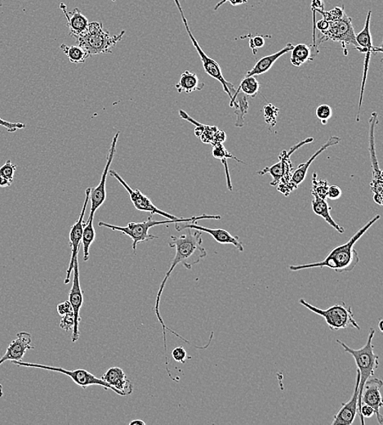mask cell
Segmentation results:
<instances>
[{
  "label": "cell",
  "mask_w": 383,
  "mask_h": 425,
  "mask_svg": "<svg viewBox=\"0 0 383 425\" xmlns=\"http://www.w3.org/2000/svg\"><path fill=\"white\" fill-rule=\"evenodd\" d=\"M119 136L120 132H117L113 139H112L109 154L108 156H107V161L103 170V173L101 174L100 183L98 186H96V188L92 189L91 192H90L89 201H91V209H90L89 216L87 221H91V222H93L95 213L97 212L98 209L103 205L106 201V184L107 174H108L111 164L112 161H113L116 151V144L118 139H119Z\"/></svg>",
  "instance_id": "8fae6325"
},
{
  "label": "cell",
  "mask_w": 383,
  "mask_h": 425,
  "mask_svg": "<svg viewBox=\"0 0 383 425\" xmlns=\"http://www.w3.org/2000/svg\"><path fill=\"white\" fill-rule=\"evenodd\" d=\"M58 311L61 316L73 313L71 303L69 301L61 303L58 305Z\"/></svg>",
  "instance_id": "7bdbcfd3"
},
{
  "label": "cell",
  "mask_w": 383,
  "mask_h": 425,
  "mask_svg": "<svg viewBox=\"0 0 383 425\" xmlns=\"http://www.w3.org/2000/svg\"><path fill=\"white\" fill-rule=\"evenodd\" d=\"M265 122H266L270 128H274L277 123V116L280 114V109L278 107L267 104L263 109Z\"/></svg>",
  "instance_id": "e575fe53"
},
{
  "label": "cell",
  "mask_w": 383,
  "mask_h": 425,
  "mask_svg": "<svg viewBox=\"0 0 383 425\" xmlns=\"http://www.w3.org/2000/svg\"><path fill=\"white\" fill-rule=\"evenodd\" d=\"M74 279H73L72 286L69 293V302L71 303L73 315H74V326L71 340L76 343L80 338V323L81 321V310L83 303V291L80 283V270H78V259H76L74 265Z\"/></svg>",
  "instance_id": "5bb4252c"
},
{
  "label": "cell",
  "mask_w": 383,
  "mask_h": 425,
  "mask_svg": "<svg viewBox=\"0 0 383 425\" xmlns=\"http://www.w3.org/2000/svg\"><path fill=\"white\" fill-rule=\"evenodd\" d=\"M329 21H327L324 19L315 22V29H317L320 32H323L328 29Z\"/></svg>",
  "instance_id": "ee69618b"
},
{
  "label": "cell",
  "mask_w": 383,
  "mask_h": 425,
  "mask_svg": "<svg viewBox=\"0 0 383 425\" xmlns=\"http://www.w3.org/2000/svg\"><path fill=\"white\" fill-rule=\"evenodd\" d=\"M328 181L319 179L317 173H314L312 177V192L318 195L322 199H327V191L329 189Z\"/></svg>",
  "instance_id": "836d02e7"
},
{
  "label": "cell",
  "mask_w": 383,
  "mask_h": 425,
  "mask_svg": "<svg viewBox=\"0 0 383 425\" xmlns=\"http://www.w3.org/2000/svg\"><path fill=\"white\" fill-rule=\"evenodd\" d=\"M31 336L27 332H20L16 334V339L9 345L6 353L0 359V366L6 361H21L24 359L27 350L31 347Z\"/></svg>",
  "instance_id": "ac0fdd59"
},
{
  "label": "cell",
  "mask_w": 383,
  "mask_h": 425,
  "mask_svg": "<svg viewBox=\"0 0 383 425\" xmlns=\"http://www.w3.org/2000/svg\"><path fill=\"white\" fill-rule=\"evenodd\" d=\"M16 166L10 160L7 161L0 168V188H8L12 185L16 172Z\"/></svg>",
  "instance_id": "d6a6232c"
},
{
  "label": "cell",
  "mask_w": 383,
  "mask_h": 425,
  "mask_svg": "<svg viewBox=\"0 0 383 425\" xmlns=\"http://www.w3.org/2000/svg\"><path fill=\"white\" fill-rule=\"evenodd\" d=\"M129 425H145V422L142 421V419H135V421L129 423Z\"/></svg>",
  "instance_id": "bcb514c9"
},
{
  "label": "cell",
  "mask_w": 383,
  "mask_h": 425,
  "mask_svg": "<svg viewBox=\"0 0 383 425\" xmlns=\"http://www.w3.org/2000/svg\"><path fill=\"white\" fill-rule=\"evenodd\" d=\"M226 2H228V0H221V1H220V2H219V3H218V4L216 5L215 8H214V10H215V11H216V10H218L219 8H220V7L222 6V5H223V4H225V3H226Z\"/></svg>",
  "instance_id": "7dc6e473"
},
{
  "label": "cell",
  "mask_w": 383,
  "mask_h": 425,
  "mask_svg": "<svg viewBox=\"0 0 383 425\" xmlns=\"http://www.w3.org/2000/svg\"><path fill=\"white\" fill-rule=\"evenodd\" d=\"M342 192L339 186H330L328 191H327V198L330 200H337L342 196Z\"/></svg>",
  "instance_id": "b9f144b4"
},
{
  "label": "cell",
  "mask_w": 383,
  "mask_h": 425,
  "mask_svg": "<svg viewBox=\"0 0 383 425\" xmlns=\"http://www.w3.org/2000/svg\"><path fill=\"white\" fill-rule=\"evenodd\" d=\"M340 141V138L333 136V137L330 138L328 141H327L326 143L322 146H321L320 149L317 152H315V154L311 158H310L306 163H302L300 166L297 167L294 174L291 175L290 186L292 191H295L297 186L303 182L304 179H306L309 167L311 166L315 159H317L321 154V153L325 151L326 149H328L329 147L339 144Z\"/></svg>",
  "instance_id": "44dd1931"
},
{
  "label": "cell",
  "mask_w": 383,
  "mask_h": 425,
  "mask_svg": "<svg viewBox=\"0 0 383 425\" xmlns=\"http://www.w3.org/2000/svg\"><path fill=\"white\" fill-rule=\"evenodd\" d=\"M382 385L383 383L380 379L374 378L368 379L364 385L362 398V405L366 404L373 408L377 421H379L380 425L383 424V417L381 414V409L383 406L381 395Z\"/></svg>",
  "instance_id": "e0dca14e"
},
{
  "label": "cell",
  "mask_w": 383,
  "mask_h": 425,
  "mask_svg": "<svg viewBox=\"0 0 383 425\" xmlns=\"http://www.w3.org/2000/svg\"><path fill=\"white\" fill-rule=\"evenodd\" d=\"M369 123V151L372 162V168H373V179H372L370 186L371 190L374 194V201L377 205L382 206L383 201V178L375 150V129L377 124H379V115H377V112L374 111L372 113Z\"/></svg>",
  "instance_id": "30bf717a"
},
{
  "label": "cell",
  "mask_w": 383,
  "mask_h": 425,
  "mask_svg": "<svg viewBox=\"0 0 383 425\" xmlns=\"http://www.w3.org/2000/svg\"><path fill=\"white\" fill-rule=\"evenodd\" d=\"M0 126L6 128L9 133H14L18 129H22L26 128V124L24 123L9 122L3 120L2 118H0Z\"/></svg>",
  "instance_id": "f35d334b"
},
{
  "label": "cell",
  "mask_w": 383,
  "mask_h": 425,
  "mask_svg": "<svg viewBox=\"0 0 383 425\" xmlns=\"http://www.w3.org/2000/svg\"><path fill=\"white\" fill-rule=\"evenodd\" d=\"M372 16V11L369 10L366 16L365 25L364 29L356 35V41L359 46L357 49L359 53L366 54L370 52L376 54L377 53H382V47L376 48L374 46L373 41H372V36L370 32V19Z\"/></svg>",
  "instance_id": "cb8c5ba5"
},
{
  "label": "cell",
  "mask_w": 383,
  "mask_h": 425,
  "mask_svg": "<svg viewBox=\"0 0 383 425\" xmlns=\"http://www.w3.org/2000/svg\"><path fill=\"white\" fill-rule=\"evenodd\" d=\"M259 89H260V84H259L255 76H245L235 94L241 92L252 99H255L257 97Z\"/></svg>",
  "instance_id": "1f68e13d"
},
{
  "label": "cell",
  "mask_w": 383,
  "mask_h": 425,
  "mask_svg": "<svg viewBox=\"0 0 383 425\" xmlns=\"http://www.w3.org/2000/svg\"><path fill=\"white\" fill-rule=\"evenodd\" d=\"M359 379V372L357 371V381L356 385H354L352 398L346 402V404H342L340 411L335 416L332 425H352L354 423V419H356L358 414Z\"/></svg>",
  "instance_id": "d6986e66"
},
{
  "label": "cell",
  "mask_w": 383,
  "mask_h": 425,
  "mask_svg": "<svg viewBox=\"0 0 383 425\" xmlns=\"http://www.w3.org/2000/svg\"><path fill=\"white\" fill-rule=\"evenodd\" d=\"M0 7H3V0H0Z\"/></svg>",
  "instance_id": "681fc988"
},
{
  "label": "cell",
  "mask_w": 383,
  "mask_h": 425,
  "mask_svg": "<svg viewBox=\"0 0 383 425\" xmlns=\"http://www.w3.org/2000/svg\"><path fill=\"white\" fill-rule=\"evenodd\" d=\"M312 51L311 47L307 44H300L292 49L291 64L295 66H301L307 61L313 60L312 58Z\"/></svg>",
  "instance_id": "f1b7e54d"
},
{
  "label": "cell",
  "mask_w": 383,
  "mask_h": 425,
  "mask_svg": "<svg viewBox=\"0 0 383 425\" xmlns=\"http://www.w3.org/2000/svg\"><path fill=\"white\" fill-rule=\"evenodd\" d=\"M101 379L119 391L121 396H128L133 393V384L128 379L126 372L120 367L110 368Z\"/></svg>",
  "instance_id": "ffe728a7"
},
{
  "label": "cell",
  "mask_w": 383,
  "mask_h": 425,
  "mask_svg": "<svg viewBox=\"0 0 383 425\" xmlns=\"http://www.w3.org/2000/svg\"><path fill=\"white\" fill-rule=\"evenodd\" d=\"M92 189L88 188L86 190V200H84L82 211L80 217H78L76 224L71 226L70 231V246L71 248V257L70 260L69 267L66 271V279L64 284L67 285L70 282L71 276L72 275L73 269H74V265L76 259H78V254L80 251L81 245L83 231L84 226L86 223L83 222L84 215H86L88 203L90 199V192Z\"/></svg>",
  "instance_id": "7c38bea8"
},
{
  "label": "cell",
  "mask_w": 383,
  "mask_h": 425,
  "mask_svg": "<svg viewBox=\"0 0 383 425\" xmlns=\"http://www.w3.org/2000/svg\"><path fill=\"white\" fill-rule=\"evenodd\" d=\"M247 97V96L240 92L236 95L233 104L236 116L235 127L242 128L245 126V116L249 110V101Z\"/></svg>",
  "instance_id": "83f0119b"
},
{
  "label": "cell",
  "mask_w": 383,
  "mask_h": 425,
  "mask_svg": "<svg viewBox=\"0 0 383 425\" xmlns=\"http://www.w3.org/2000/svg\"><path fill=\"white\" fill-rule=\"evenodd\" d=\"M205 83L200 81L195 73L185 71L182 74L181 78L176 84L175 87L178 94H190L195 91H201L205 88Z\"/></svg>",
  "instance_id": "484cf974"
},
{
  "label": "cell",
  "mask_w": 383,
  "mask_h": 425,
  "mask_svg": "<svg viewBox=\"0 0 383 425\" xmlns=\"http://www.w3.org/2000/svg\"><path fill=\"white\" fill-rule=\"evenodd\" d=\"M175 229L178 231L190 229L206 232V234L212 236L213 239L217 242L224 244V245H233L238 249L239 251H244V246L240 241V238L238 236L230 234V232L226 230L205 228V226L197 224L196 222L177 223L175 224Z\"/></svg>",
  "instance_id": "2e32d148"
},
{
  "label": "cell",
  "mask_w": 383,
  "mask_h": 425,
  "mask_svg": "<svg viewBox=\"0 0 383 425\" xmlns=\"http://www.w3.org/2000/svg\"><path fill=\"white\" fill-rule=\"evenodd\" d=\"M13 364L19 366H26L38 368V369L47 370L51 371L59 372L64 374V375L70 377L73 381H74L78 386H81L83 389H87L92 385H98V386L103 387L105 389H111L118 395H121L119 391L116 390L114 387L111 386L110 384H107L101 378L96 377L92 373H90L86 370L78 369L75 371L65 370L61 367H55L50 366H45L37 364H30V362H24L21 361H13Z\"/></svg>",
  "instance_id": "9c48e42d"
},
{
  "label": "cell",
  "mask_w": 383,
  "mask_h": 425,
  "mask_svg": "<svg viewBox=\"0 0 383 425\" xmlns=\"http://www.w3.org/2000/svg\"><path fill=\"white\" fill-rule=\"evenodd\" d=\"M380 215L377 214L369 222L366 224L363 228L360 229L356 234L352 236L350 240L345 244L332 249L326 258L320 262L307 264L302 265H290V270L292 271H298L310 269H324L329 268L333 269L337 274L348 273L356 268L359 262V258L357 251L354 249L356 244L362 238L365 232L370 229L371 226L380 219Z\"/></svg>",
  "instance_id": "7a4b0ae2"
},
{
  "label": "cell",
  "mask_w": 383,
  "mask_h": 425,
  "mask_svg": "<svg viewBox=\"0 0 383 425\" xmlns=\"http://www.w3.org/2000/svg\"><path fill=\"white\" fill-rule=\"evenodd\" d=\"M111 177H114L118 180L123 188L128 192L129 197L133 204L135 208L139 211L149 212L151 214H159L160 216L165 217L167 219L177 220L178 218L174 215L163 211L162 209L157 208L153 203L149 199L148 196L144 195L142 191L138 189H132L125 180L122 179L119 174H117L114 170H109L108 173Z\"/></svg>",
  "instance_id": "4fadbf2b"
},
{
  "label": "cell",
  "mask_w": 383,
  "mask_h": 425,
  "mask_svg": "<svg viewBox=\"0 0 383 425\" xmlns=\"http://www.w3.org/2000/svg\"><path fill=\"white\" fill-rule=\"evenodd\" d=\"M60 9L63 10L67 20L70 36L76 38L88 30V19L82 14L80 9L76 8L72 12H67V7L64 3L60 4Z\"/></svg>",
  "instance_id": "7402d4cb"
},
{
  "label": "cell",
  "mask_w": 383,
  "mask_h": 425,
  "mask_svg": "<svg viewBox=\"0 0 383 425\" xmlns=\"http://www.w3.org/2000/svg\"><path fill=\"white\" fill-rule=\"evenodd\" d=\"M292 49H294V45L289 43L286 44V46L284 49L280 50L279 52L264 56V58L257 61V64L252 67V70L247 71L245 76H260L262 75V74L267 73L270 71V68L273 66L275 61L284 54L290 52Z\"/></svg>",
  "instance_id": "603a6c76"
},
{
  "label": "cell",
  "mask_w": 383,
  "mask_h": 425,
  "mask_svg": "<svg viewBox=\"0 0 383 425\" xmlns=\"http://www.w3.org/2000/svg\"><path fill=\"white\" fill-rule=\"evenodd\" d=\"M126 31H121L119 35L111 36L109 31L104 29L101 22L93 21L89 24L88 30L77 36L76 43L88 54L93 55L112 54V49L122 41Z\"/></svg>",
  "instance_id": "5b68a950"
},
{
  "label": "cell",
  "mask_w": 383,
  "mask_h": 425,
  "mask_svg": "<svg viewBox=\"0 0 383 425\" xmlns=\"http://www.w3.org/2000/svg\"><path fill=\"white\" fill-rule=\"evenodd\" d=\"M374 334V329L370 328L367 342H366L364 347L359 349H351L345 343L341 341V340L336 339V343L340 344L346 353L353 356L354 361H356L357 371L359 372L358 413L360 406H362L364 385L370 377L374 376L375 371L379 366V356L375 354L373 344Z\"/></svg>",
  "instance_id": "277c9868"
},
{
  "label": "cell",
  "mask_w": 383,
  "mask_h": 425,
  "mask_svg": "<svg viewBox=\"0 0 383 425\" xmlns=\"http://www.w3.org/2000/svg\"><path fill=\"white\" fill-rule=\"evenodd\" d=\"M250 48L252 50L253 54L256 55L257 49L262 48L265 44V38L262 36H257L251 37L250 41Z\"/></svg>",
  "instance_id": "60d3db41"
},
{
  "label": "cell",
  "mask_w": 383,
  "mask_h": 425,
  "mask_svg": "<svg viewBox=\"0 0 383 425\" xmlns=\"http://www.w3.org/2000/svg\"><path fill=\"white\" fill-rule=\"evenodd\" d=\"M324 2L323 0H312V11L313 13V48H317V38H315V22H317V19H315V9H322L324 10Z\"/></svg>",
  "instance_id": "8d00e7d4"
},
{
  "label": "cell",
  "mask_w": 383,
  "mask_h": 425,
  "mask_svg": "<svg viewBox=\"0 0 383 425\" xmlns=\"http://www.w3.org/2000/svg\"><path fill=\"white\" fill-rule=\"evenodd\" d=\"M96 238V231L93 226V222L87 221L86 226H84L82 236V245L83 247V261L87 262L89 259V249L92 244L94 242Z\"/></svg>",
  "instance_id": "4dcf8cb0"
},
{
  "label": "cell",
  "mask_w": 383,
  "mask_h": 425,
  "mask_svg": "<svg viewBox=\"0 0 383 425\" xmlns=\"http://www.w3.org/2000/svg\"><path fill=\"white\" fill-rule=\"evenodd\" d=\"M382 322L383 321L382 319H380L379 321V329H380V331L382 332Z\"/></svg>",
  "instance_id": "c3c4849f"
},
{
  "label": "cell",
  "mask_w": 383,
  "mask_h": 425,
  "mask_svg": "<svg viewBox=\"0 0 383 425\" xmlns=\"http://www.w3.org/2000/svg\"><path fill=\"white\" fill-rule=\"evenodd\" d=\"M312 194L314 196L312 203L314 213L325 219L326 223H328L332 228H334L337 232H339L340 234H344L345 229L337 224L334 219L332 218L330 214L331 207L330 206L328 201L325 199H322V198H320L318 195L313 194V192H312Z\"/></svg>",
  "instance_id": "d4e9b609"
},
{
  "label": "cell",
  "mask_w": 383,
  "mask_h": 425,
  "mask_svg": "<svg viewBox=\"0 0 383 425\" xmlns=\"http://www.w3.org/2000/svg\"><path fill=\"white\" fill-rule=\"evenodd\" d=\"M172 356L174 361L184 364L188 359V353L183 347L180 346L173 350Z\"/></svg>",
  "instance_id": "74e56055"
},
{
  "label": "cell",
  "mask_w": 383,
  "mask_h": 425,
  "mask_svg": "<svg viewBox=\"0 0 383 425\" xmlns=\"http://www.w3.org/2000/svg\"><path fill=\"white\" fill-rule=\"evenodd\" d=\"M213 156L214 158L219 159L220 160L225 167V172H226V177L228 181V186L229 191H233V184L232 181H230V176L229 173V169L228 166V159H234L235 161L240 163L245 164L244 161L239 160L238 157L234 156L233 154L225 149V146L223 144H218L216 145L213 146Z\"/></svg>",
  "instance_id": "4316f807"
},
{
  "label": "cell",
  "mask_w": 383,
  "mask_h": 425,
  "mask_svg": "<svg viewBox=\"0 0 383 425\" xmlns=\"http://www.w3.org/2000/svg\"><path fill=\"white\" fill-rule=\"evenodd\" d=\"M300 304L312 311V313L322 316L327 325L329 326L332 331H339L341 329H347L349 327L357 329L359 331L360 330L357 321L354 319V314L351 307H347L345 303L335 304L325 310L315 307V306L307 303L304 299L300 300Z\"/></svg>",
  "instance_id": "8992f818"
},
{
  "label": "cell",
  "mask_w": 383,
  "mask_h": 425,
  "mask_svg": "<svg viewBox=\"0 0 383 425\" xmlns=\"http://www.w3.org/2000/svg\"><path fill=\"white\" fill-rule=\"evenodd\" d=\"M312 141H313V139L309 138L292 147L290 151H282L280 156V161L278 163L273 164L272 166L264 168L263 169L260 170V171H257V174L264 175L266 174H270L273 178L272 182L270 183V185L273 186L279 185L281 179L284 178L285 175L290 174V169L292 166L290 157L292 153H294L297 149H300V147L304 144L312 143Z\"/></svg>",
  "instance_id": "9a60e30c"
},
{
  "label": "cell",
  "mask_w": 383,
  "mask_h": 425,
  "mask_svg": "<svg viewBox=\"0 0 383 425\" xmlns=\"http://www.w3.org/2000/svg\"><path fill=\"white\" fill-rule=\"evenodd\" d=\"M61 49L64 54L68 58L71 62L74 64H82L90 58L88 54L81 46H67L66 44H61Z\"/></svg>",
  "instance_id": "f546056e"
},
{
  "label": "cell",
  "mask_w": 383,
  "mask_h": 425,
  "mask_svg": "<svg viewBox=\"0 0 383 425\" xmlns=\"http://www.w3.org/2000/svg\"><path fill=\"white\" fill-rule=\"evenodd\" d=\"M174 3H175L176 6L179 10L180 14H181L182 16L184 26L185 28V30H187L188 31L190 41L191 42H193L194 47L197 51V53H198L199 56H200L203 66H204L205 72L208 74V76L217 79L218 82H220L222 84L224 92L227 93V94L229 96L230 99L232 100L233 96L236 92V89H235L234 84L228 82L227 79L224 78L220 65H219L215 60H213L211 58H210V56H208L204 52V50H203L200 46L198 41H196V39L194 37L193 32H191V31L190 30L187 18H185V16L183 10L181 6V4H180L179 0H174Z\"/></svg>",
  "instance_id": "ba28073f"
},
{
  "label": "cell",
  "mask_w": 383,
  "mask_h": 425,
  "mask_svg": "<svg viewBox=\"0 0 383 425\" xmlns=\"http://www.w3.org/2000/svg\"><path fill=\"white\" fill-rule=\"evenodd\" d=\"M247 1V0H228V2H230V4L234 5V6H236V5L245 4Z\"/></svg>",
  "instance_id": "f6af8a7d"
},
{
  "label": "cell",
  "mask_w": 383,
  "mask_h": 425,
  "mask_svg": "<svg viewBox=\"0 0 383 425\" xmlns=\"http://www.w3.org/2000/svg\"><path fill=\"white\" fill-rule=\"evenodd\" d=\"M185 234L181 236H171V242L168 243V246L171 248L175 249L176 254L174 256L171 267L167 271L165 279L161 282V285L158 291L155 299V311L157 319L159 320L163 330V346H165V354L167 353V339L166 331H168L179 339H181L183 342L190 344L187 339L180 336L177 332L171 330L170 328L166 326L165 321H163L160 311V304L163 289L166 286L167 281L170 279L173 271L178 264H182L185 269L190 270L193 266L199 264L201 260L207 256V251L204 246H203L202 231L198 230L187 229Z\"/></svg>",
  "instance_id": "6da1fadb"
},
{
  "label": "cell",
  "mask_w": 383,
  "mask_h": 425,
  "mask_svg": "<svg viewBox=\"0 0 383 425\" xmlns=\"http://www.w3.org/2000/svg\"><path fill=\"white\" fill-rule=\"evenodd\" d=\"M220 215H208L202 214L200 216H194L188 219H178L177 220L166 219L163 221H157L153 219L152 216H150L148 220L144 221L143 223H128L126 226H120L116 225H112L110 224L99 222V226H103V228L110 229L113 231H118L122 232L123 234H126L131 238L133 241V249L135 254H136L137 247L138 244L149 241L154 239H158V236L151 235L149 234V230L153 228L155 226H159L168 224H177V223H190L197 222L198 220L202 219H221Z\"/></svg>",
  "instance_id": "3957f363"
},
{
  "label": "cell",
  "mask_w": 383,
  "mask_h": 425,
  "mask_svg": "<svg viewBox=\"0 0 383 425\" xmlns=\"http://www.w3.org/2000/svg\"><path fill=\"white\" fill-rule=\"evenodd\" d=\"M356 35L352 19L344 13L339 18L329 21L328 29L321 32V36L317 41V48L318 45L326 41L339 42L342 44V48L345 49L347 55V45L352 44L356 47V49L359 46L356 41Z\"/></svg>",
  "instance_id": "52a82bcc"
},
{
  "label": "cell",
  "mask_w": 383,
  "mask_h": 425,
  "mask_svg": "<svg viewBox=\"0 0 383 425\" xmlns=\"http://www.w3.org/2000/svg\"><path fill=\"white\" fill-rule=\"evenodd\" d=\"M332 114H333V111H332L329 105L326 104L319 106L317 111H315V115H317V117L320 119L324 126L328 124L329 119L332 116Z\"/></svg>",
  "instance_id": "d590c367"
},
{
  "label": "cell",
  "mask_w": 383,
  "mask_h": 425,
  "mask_svg": "<svg viewBox=\"0 0 383 425\" xmlns=\"http://www.w3.org/2000/svg\"><path fill=\"white\" fill-rule=\"evenodd\" d=\"M73 326H74V315H73V313L63 316L60 323V327L66 331H69Z\"/></svg>",
  "instance_id": "ab89813d"
}]
</instances>
